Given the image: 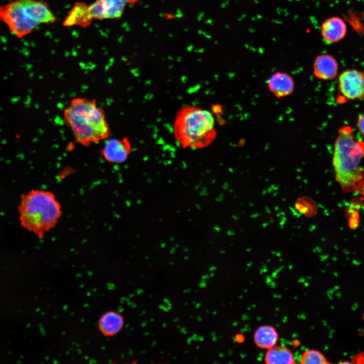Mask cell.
I'll list each match as a JSON object with an SVG mask.
<instances>
[{"instance_id": "277c9868", "label": "cell", "mask_w": 364, "mask_h": 364, "mask_svg": "<svg viewBox=\"0 0 364 364\" xmlns=\"http://www.w3.org/2000/svg\"><path fill=\"white\" fill-rule=\"evenodd\" d=\"M173 126L174 138L184 148H203L216 138L212 114L197 106L188 105L179 109Z\"/></svg>"}, {"instance_id": "4dcf8cb0", "label": "cell", "mask_w": 364, "mask_h": 364, "mask_svg": "<svg viewBox=\"0 0 364 364\" xmlns=\"http://www.w3.org/2000/svg\"><path fill=\"white\" fill-rule=\"evenodd\" d=\"M216 340H217V337H216V335L212 336V340L213 341H216Z\"/></svg>"}, {"instance_id": "2e32d148", "label": "cell", "mask_w": 364, "mask_h": 364, "mask_svg": "<svg viewBox=\"0 0 364 364\" xmlns=\"http://www.w3.org/2000/svg\"><path fill=\"white\" fill-rule=\"evenodd\" d=\"M299 363L301 364H326L329 363V362L321 352L316 349H310L302 353Z\"/></svg>"}, {"instance_id": "d6986e66", "label": "cell", "mask_w": 364, "mask_h": 364, "mask_svg": "<svg viewBox=\"0 0 364 364\" xmlns=\"http://www.w3.org/2000/svg\"><path fill=\"white\" fill-rule=\"evenodd\" d=\"M234 340L238 343H242L245 340V337L242 334H238L235 335Z\"/></svg>"}, {"instance_id": "484cf974", "label": "cell", "mask_w": 364, "mask_h": 364, "mask_svg": "<svg viewBox=\"0 0 364 364\" xmlns=\"http://www.w3.org/2000/svg\"><path fill=\"white\" fill-rule=\"evenodd\" d=\"M192 340H193V339H192V337L189 338L188 339V340H187V343H188V344H191V342H192Z\"/></svg>"}, {"instance_id": "ab89813d", "label": "cell", "mask_w": 364, "mask_h": 364, "mask_svg": "<svg viewBox=\"0 0 364 364\" xmlns=\"http://www.w3.org/2000/svg\"><path fill=\"white\" fill-rule=\"evenodd\" d=\"M177 328H180V326H177Z\"/></svg>"}, {"instance_id": "cb8c5ba5", "label": "cell", "mask_w": 364, "mask_h": 364, "mask_svg": "<svg viewBox=\"0 0 364 364\" xmlns=\"http://www.w3.org/2000/svg\"><path fill=\"white\" fill-rule=\"evenodd\" d=\"M163 301L166 302L169 306H172V304L170 303V301L168 299L164 298L163 299Z\"/></svg>"}, {"instance_id": "603a6c76", "label": "cell", "mask_w": 364, "mask_h": 364, "mask_svg": "<svg viewBox=\"0 0 364 364\" xmlns=\"http://www.w3.org/2000/svg\"><path fill=\"white\" fill-rule=\"evenodd\" d=\"M204 340V338L202 336H198L197 337V341H202Z\"/></svg>"}, {"instance_id": "4316f807", "label": "cell", "mask_w": 364, "mask_h": 364, "mask_svg": "<svg viewBox=\"0 0 364 364\" xmlns=\"http://www.w3.org/2000/svg\"><path fill=\"white\" fill-rule=\"evenodd\" d=\"M191 292V290L190 289H185L184 290V292L185 293H189Z\"/></svg>"}, {"instance_id": "ffe728a7", "label": "cell", "mask_w": 364, "mask_h": 364, "mask_svg": "<svg viewBox=\"0 0 364 364\" xmlns=\"http://www.w3.org/2000/svg\"><path fill=\"white\" fill-rule=\"evenodd\" d=\"M159 308L162 309L164 311L168 312L171 308V306H169L168 307H166L163 305H159Z\"/></svg>"}, {"instance_id": "e575fe53", "label": "cell", "mask_w": 364, "mask_h": 364, "mask_svg": "<svg viewBox=\"0 0 364 364\" xmlns=\"http://www.w3.org/2000/svg\"><path fill=\"white\" fill-rule=\"evenodd\" d=\"M166 326H167L166 323H163V324H162V327H163V328H165V327H166Z\"/></svg>"}, {"instance_id": "83f0119b", "label": "cell", "mask_w": 364, "mask_h": 364, "mask_svg": "<svg viewBox=\"0 0 364 364\" xmlns=\"http://www.w3.org/2000/svg\"><path fill=\"white\" fill-rule=\"evenodd\" d=\"M157 343L155 341H153L152 343V347H154L156 345Z\"/></svg>"}, {"instance_id": "9a60e30c", "label": "cell", "mask_w": 364, "mask_h": 364, "mask_svg": "<svg viewBox=\"0 0 364 364\" xmlns=\"http://www.w3.org/2000/svg\"><path fill=\"white\" fill-rule=\"evenodd\" d=\"M106 19H117L121 17L126 6L139 0H102Z\"/></svg>"}, {"instance_id": "e0dca14e", "label": "cell", "mask_w": 364, "mask_h": 364, "mask_svg": "<svg viewBox=\"0 0 364 364\" xmlns=\"http://www.w3.org/2000/svg\"><path fill=\"white\" fill-rule=\"evenodd\" d=\"M88 9L92 19L101 20L106 19L105 10L102 0H97L88 6Z\"/></svg>"}, {"instance_id": "3957f363", "label": "cell", "mask_w": 364, "mask_h": 364, "mask_svg": "<svg viewBox=\"0 0 364 364\" xmlns=\"http://www.w3.org/2000/svg\"><path fill=\"white\" fill-rule=\"evenodd\" d=\"M364 157V142L355 139L352 128L343 126L338 130L333 156L336 179L344 192L357 187L364 177L360 164Z\"/></svg>"}, {"instance_id": "836d02e7", "label": "cell", "mask_w": 364, "mask_h": 364, "mask_svg": "<svg viewBox=\"0 0 364 364\" xmlns=\"http://www.w3.org/2000/svg\"><path fill=\"white\" fill-rule=\"evenodd\" d=\"M211 335L212 336H215V332L214 331L212 332L211 333Z\"/></svg>"}, {"instance_id": "5bb4252c", "label": "cell", "mask_w": 364, "mask_h": 364, "mask_svg": "<svg viewBox=\"0 0 364 364\" xmlns=\"http://www.w3.org/2000/svg\"><path fill=\"white\" fill-rule=\"evenodd\" d=\"M92 20L88 6L79 3L76 4L69 12L65 21V25H80L86 26Z\"/></svg>"}, {"instance_id": "8fae6325", "label": "cell", "mask_w": 364, "mask_h": 364, "mask_svg": "<svg viewBox=\"0 0 364 364\" xmlns=\"http://www.w3.org/2000/svg\"><path fill=\"white\" fill-rule=\"evenodd\" d=\"M124 319L119 312L110 310L105 312L98 321V328L101 333L105 336L116 335L122 329Z\"/></svg>"}, {"instance_id": "6da1fadb", "label": "cell", "mask_w": 364, "mask_h": 364, "mask_svg": "<svg viewBox=\"0 0 364 364\" xmlns=\"http://www.w3.org/2000/svg\"><path fill=\"white\" fill-rule=\"evenodd\" d=\"M63 118L77 143L89 146L111 134L104 111L94 99L75 98L64 110Z\"/></svg>"}, {"instance_id": "f35d334b", "label": "cell", "mask_w": 364, "mask_h": 364, "mask_svg": "<svg viewBox=\"0 0 364 364\" xmlns=\"http://www.w3.org/2000/svg\"><path fill=\"white\" fill-rule=\"evenodd\" d=\"M209 312V310H206V312L208 313Z\"/></svg>"}, {"instance_id": "d6a6232c", "label": "cell", "mask_w": 364, "mask_h": 364, "mask_svg": "<svg viewBox=\"0 0 364 364\" xmlns=\"http://www.w3.org/2000/svg\"><path fill=\"white\" fill-rule=\"evenodd\" d=\"M178 321H179V318H175L173 319V322H178Z\"/></svg>"}, {"instance_id": "74e56055", "label": "cell", "mask_w": 364, "mask_h": 364, "mask_svg": "<svg viewBox=\"0 0 364 364\" xmlns=\"http://www.w3.org/2000/svg\"><path fill=\"white\" fill-rule=\"evenodd\" d=\"M216 313V311H213V314H215Z\"/></svg>"}, {"instance_id": "5b68a950", "label": "cell", "mask_w": 364, "mask_h": 364, "mask_svg": "<svg viewBox=\"0 0 364 364\" xmlns=\"http://www.w3.org/2000/svg\"><path fill=\"white\" fill-rule=\"evenodd\" d=\"M55 16L43 2L14 0L0 6V21L19 38L32 32L39 24H51Z\"/></svg>"}, {"instance_id": "8d00e7d4", "label": "cell", "mask_w": 364, "mask_h": 364, "mask_svg": "<svg viewBox=\"0 0 364 364\" xmlns=\"http://www.w3.org/2000/svg\"><path fill=\"white\" fill-rule=\"evenodd\" d=\"M150 321H151V322H153V321H154V318H151Z\"/></svg>"}, {"instance_id": "30bf717a", "label": "cell", "mask_w": 364, "mask_h": 364, "mask_svg": "<svg viewBox=\"0 0 364 364\" xmlns=\"http://www.w3.org/2000/svg\"><path fill=\"white\" fill-rule=\"evenodd\" d=\"M321 34L325 41L329 43L342 40L347 32L344 21L338 17H332L326 19L321 26Z\"/></svg>"}, {"instance_id": "f1b7e54d", "label": "cell", "mask_w": 364, "mask_h": 364, "mask_svg": "<svg viewBox=\"0 0 364 364\" xmlns=\"http://www.w3.org/2000/svg\"><path fill=\"white\" fill-rule=\"evenodd\" d=\"M201 305V303H197L196 305V308H199L200 307Z\"/></svg>"}, {"instance_id": "ac0fdd59", "label": "cell", "mask_w": 364, "mask_h": 364, "mask_svg": "<svg viewBox=\"0 0 364 364\" xmlns=\"http://www.w3.org/2000/svg\"><path fill=\"white\" fill-rule=\"evenodd\" d=\"M357 127L359 133L364 137V113L358 116L357 120Z\"/></svg>"}, {"instance_id": "7402d4cb", "label": "cell", "mask_w": 364, "mask_h": 364, "mask_svg": "<svg viewBox=\"0 0 364 364\" xmlns=\"http://www.w3.org/2000/svg\"><path fill=\"white\" fill-rule=\"evenodd\" d=\"M180 330L181 333H183V334H187V333H188V332H187V330H186V328H185V327H184V328H181Z\"/></svg>"}, {"instance_id": "52a82bcc", "label": "cell", "mask_w": 364, "mask_h": 364, "mask_svg": "<svg viewBox=\"0 0 364 364\" xmlns=\"http://www.w3.org/2000/svg\"><path fill=\"white\" fill-rule=\"evenodd\" d=\"M131 152V145L127 138L110 139L105 141L101 155L108 162L122 163L128 158Z\"/></svg>"}, {"instance_id": "d590c367", "label": "cell", "mask_w": 364, "mask_h": 364, "mask_svg": "<svg viewBox=\"0 0 364 364\" xmlns=\"http://www.w3.org/2000/svg\"><path fill=\"white\" fill-rule=\"evenodd\" d=\"M214 276V273H213V272L211 273V274H210V275H209V276H210V277H213Z\"/></svg>"}, {"instance_id": "4fadbf2b", "label": "cell", "mask_w": 364, "mask_h": 364, "mask_svg": "<svg viewBox=\"0 0 364 364\" xmlns=\"http://www.w3.org/2000/svg\"><path fill=\"white\" fill-rule=\"evenodd\" d=\"M267 364H292L295 361L292 351L283 345L274 346L267 349L264 358Z\"/></svg>"}, {"instance_id": "1f68e13d", "label": "cell", "mask_w": 364, "mask_h": 364, "mask_svg": "<svg viewBox=\"0 0 364 364\" xmlns=\"http://www.w3.org/2000/svg\"><path fill=\"white\" fill-rule=\"evenodd\" d=\"M215 269V267L214 266H213L212 267H211L209 268V270L211 271H213Z\"/></svg>"}, {"instance_id": "9c48e42d", "label": "cell", "mask_w": 364, "mask_h": 364, "mask_svg": "<svg viewBox=\"0 0 364 364\" xmlns=\"http://www.w3.org/2000/svg\"><path fill=\"white\" fill-rule=\"evenodd\" d=\"M294 86L293 77L283 72H277L272 74L267 81L268 89L278 98L291 95L294 89Z\"/></svg>"}, {"instance_id": "7a4b0ae2", "label": "cell", "mask_w": 364, "mask_h": 364, "mask_svg": "<svg viewBox=\"0 0 364 364\" xmlns=\"http://www.w3.org/2000/svg\"><path fill=\"white\" fill-rule=\"evenodd\" d=\"M18 212L21 225L39 239L56 225L62 215L61 206L54 193L41 189L21 195Z\"/></svg>"}, {"instance_id": "8992f818", "label": "cell", "mask_w": 364, "mask_h": 364, "mask_svg": "<svg viewBox=\"0 0 364 364\" xmlns=\"http://www.w3.org/2000/svg\"><path fill=\"white\" fill-rule=\"evenodd\" d=\"M338 87L341 97L345 100L364 99V71L347 69L339 75Z\"/></svg>"}, {"instance_id": "d4e9b609", "label": "cell", "mask_w": 364, "mask_h": 364, "mask_svg": "<svg viewBox=\"0 0 364 364\" xmlns=\"http://www.w3.org/2000/svg\"><path fill=\"white\" fill-rule=\"evenodd\" d=\"M209 277H210L209 276H208L207 275H205L202 276V279L203 280H206V279H208Z\"/></svg>"}, {"instance_id": "44dd1931", "label": "cell", "mask_w": 364, "mask_h": 364, "mask_svg": "<svg viewBox=\"0 0 364 364\" xmlns=\"http://www.w3.org/2000/svg\"><path fill=\"white\" fill-rule=\"evenodd\" d=\"M206 286V282L203 280H202V282L199 284V286L201 288H205Z\"/></svg>"}, {"instance_id": "7c38bea8", "label": "cell", "mask_w": 364, "mask_h": 364, "mask_svg": "<svg viewBox=\"0 0 364 364\" xmlns=\"http://www.w3.org/2000/svg\"><path fill=\"white\" fill-rule=\"evenodd\" d=\"M253 339L258 347L268 349L276 345L279 340V334L273 326L262 325L256 329Z\"/></svg>"}, {"instance_id": "f546056e", "label": "cell", "mask_w": 364, "mask_h": 364, "mask_svg": "<svg viewBox=\"0 0 364 364\" xmlns=\"http://www.w3.org/2000/svg\"><path fill=\"white\" fill-rule=\"evenodd\" d=\"M203 320L202 318L200 316H198L197 317V321L199 322H201Z\"/></svg>"}, {"instance_id": "ba28073f", "label": "cell", "mask_w": 364, "mask_h": 364, "mask_svg": "<svg viewBox=\"0 0 364 364\" xmlns=\"http://www.w3.org/2000/svg\"><path fill=\"white\" fill-rule=\"evenodd\" d=\"M338 63L336 59L330 54H324L317 56L313 64L314 76L323 80H329L338 75Z\"/></svg>"}]
</instances>
